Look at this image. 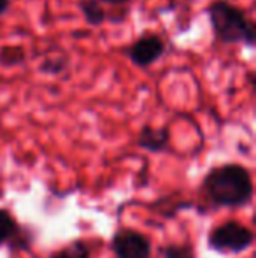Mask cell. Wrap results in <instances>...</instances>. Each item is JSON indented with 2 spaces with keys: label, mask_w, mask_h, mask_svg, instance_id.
<instances>
[{
  "label": "cell",
  "mask_w": 256,
  "mask_h": 258,
  "mask_svg": "<svg viewBox=\"0 0 256 258\" xmlns=\"http://www.w3.org/2000/svg\"><path fill=\"white\" fill-rule=\"evenodd\" d=\"M67 67H68L67 58L55 56V58H46L39 69H41V72H44V74H60V72H63Z\"/></svg>",
  "instance_id": "8fae6325"
},
{
  "label": "cell",
  "mask_w": 256,
  "mask_h": 258,
  "mask_svg": "<svg viewBox=\"0 0 256 258\" xmlns=\"http://www.w3.org/2000/svg\"><path fill=\"white\" fill-rule=\"evenodd\" d=\"M79 9H81L84 20L92 27H99L106 20V11H104L102 4L99 0H81L79 2Z\"/></svg>",
  "instance_id": "52a82bcc"
},
{
  "label": "cell",
  "mask_w": 256,
  "mask_h": 258,
  "mask_svg": "<svg viewBox=\"0 0 256 258\" xmlns=\"http://www.w3.org/2000/svg\"><path fill=\"white\" fill-rule=\"evenodd\" d=\"M25 58L23 48H18V46H6V48L0 49V65H6V67H13L16 63H21Z\"/></svg>",
  "instance_id": "30bf717a"
},
{
  "label": "cell",
  "mask_w": 256,
  "mask_h": 258,
  "mask_svg": "<svg viewBox=\"0 0 256 258\" xmlns=\"http://www.w3.org/2000/svg\"><path fill=\"white\" fill-rule=\"evenodd\" d=\"M253 232L237 221H226V223L216 227L209 234V248L219 253H240L253 244Z\"/></svg>",
  "instance_id": "3957f363"
},
{
  "label": "cell",
  "mask_w": 256,
  "mask_h": 258,
  "mask_svg": "<svg viewBox=\"0 0 256 258\" xmlns=\"http://www.w3.org/2000/svg\"><path fill=\"white\" fill-rule=\"evenodd\" d=\"M49 258H90V248L82 241H74L55 251Z\"/></svg>",
  "instance_id": "ba28073f"
},
{
  "label": "cell",
  "mask_w": 256,
  "mask_h": 258,
  "mask_svg": "<svg viewBox=\"0 0 256 258\" xmlns=\"http://www.w3.org/2000/svg\"><path fill=\"white\" fill-rule=\"evenodd\" d=\"M165 258H195V251L188 244H170L163 251Z\"/></svg>",
  "instance_id": "7c38bea8"
},
{
  "label": "cell",
  "mask_w": 256,
  "mask_h": 258,
  "mask_svg": "<svg viewBox=\"0 0 256 258\" xmlns=\"http://www.w3.org/2000/svg\"><path fill=\"white\" fill-rule=\"evenodd\" d=\"M209 18L219 42L225 44L244 42L246 46H254L256 27L253 21L247 20L242 9L232 6L226 0H218L209 7Z\"/></svg>",
  "instance_id": "7a4b0ae2"
},
{
  "label": "cell",
  "mask_w": 256,
  "mask_h": 258,
  "mask_svg": "<svg viewBox=\"0 0 256 258\" xmlns=\"http://www.w3.org/2000/svg\"><path fill=\"white\" fill-rule=\"evenodd\" d=\"M16 230H18V225H16V221L13 220V216H11L7 211L0 209V244H4V242H7L9 239H13Z\"/></svg>",
  "instance_id": "9c48e42d"
},
{
  "label": "cell",
  "mask_w": 256,
  "mask_h": 258,
  "mask_svg": "<svg viewBox=\"0 0 256 258\" xmlns=\"http://www.w3.org/2000/svg\"><path fill=\"white\" fill-rule=\"evenodd\" d=\"M9 7V0H0V14H4Z\"/></svg>",
  "instance_id": "4fadbf2b"
},
{
  "label": "cell",
  "mask_w": 256,
  "mask_h": 258,
  "mask_svg": "<svg viewBox=\"0 0 256 258\" xmlns=\"http://www.w3.org/2000/svg\"><path fill=\"white\" fill-rule=\"evenodd\" d=\"M165 53V42L160 35L146 34L139 37L128 49V58L137 67H149Z\"/></svg>",
  "instance_id": "5b68a950"
},
{
  "label": "cell",
  "mask_w": 256,
  "mask_h": 258,
  "mask_svg": "<svg viewBox=\"0 0 256 258\" xmlns=\"http://www.w3.org/2000/svg\"><path fill=\"white\" fill-rule=\"evenodd\" d=\"M139 146L151 153L163 151L168 146V130L167 128H153V126H144L139 134Z\"/></svg>",
  "instance_id": "8992f818"
},
{
  "label": "cell",
  "mask_w": 256,
  "mask_h": 258,
  "mask_svg": "<svg viewBox=\"0 0 256 258\" xmlns=\"http://www.w3.org/2000/svg\"><path fill=\"white\" fill-rule=\"evenodd\" d=\"M113 251L116 258H149L151 244L146 235L132 228H121L113 237Z\"/></svg>",
  "instance_id": "277c9868"
},
{
  "label": "cell",
  "mask_w": 256,
  "mask_h": 258,
  "mask_svg": "<svg viewBox=\"0 0 256 258\" xmlns=\"http://www.w3.org/2000/svg\"><path fill=\"white\" fill-rule=\"evenodd\" d=\"M202 190L216 206L239 207L246 206L253 197V181L242 165L228 163L212 169L205 176Z\"/></svg>",
  "instance_id": "6da1fadb"
},
{
  "label": "cell",
  "mask_w": 256,
  "mask_h": 258,
  "mask_svg": "<svg viewBox=\"0 0 256 258\" xmlns=\"http://www.w3.org/2000/svg\"><path fill=\"white\" fill-rule=\"evenodd\" d=\"M102 2H107V4H125V2H130V0H102Z\"/></svg>",
  "instance_id": "5bb4252c"
}]
</instances>
